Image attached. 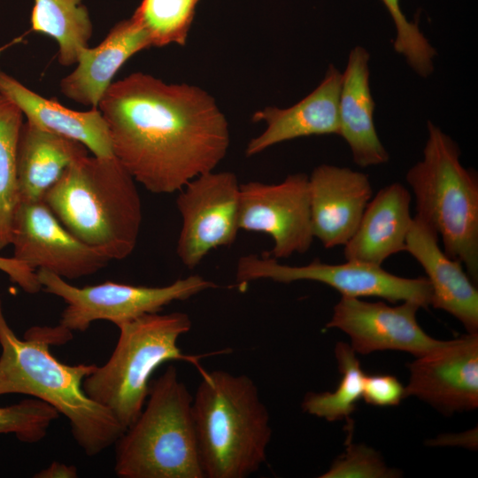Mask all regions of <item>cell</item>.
<instances>
[{
	"label": "cell",
	"mask_w": 478,
	"mask_h": 478,
	"mask_svg": "<svg viewBox=\"0 0 478 478\" xmlns=\"http://www.w3.org/2000/svg\"><path fill=\"white\" fill-rule=\"evenodd\" d=\"M0 270L4 272L12 281L18 284L25 292L37 293L42 289L36 271L12 258L0 256Z\"/></svg>",
	"instance_id": "obj_30"
},
{
	"label": "cell",
	"mask_w": 478,
	"mask_h": 478,
	"mask_svg": "<svg viewBox=\"0 0 478 478\" xmlns=\"http://www.w3.org/2000/svg\"><path fill=\"white\" fill-rule=\"evenodd\" d=\"M81 143L27 120L23 122L16 155L19 201H42L46 192L73 162L89 155Z\"/></svg>",
	"instance_id": "obj_22"
},
{
	"label": "cell",
	"mask_w": 478,
	"mask_h": 478,
	"mask_svg": "<svg viewBox=\"0 0 478 478\" xmlns=\"http://www.w3.org/2000/svg\"><path fill=\"white\" fill-rule=\"evenodd\" d=\"M411 194L400 182L381 189L367 204L358 227L344 245L346 260L382 266L390 256L405 251L412 223Z\"/></svg>",
	"instance_id": "obj_20"
},
{
	"label": "cell",
	"mask_w": 478,
	"mask_h": 478,
	"mask_svg": "<svg viewBox=\"0 0 478 478\" xmlns=\"http://www.w3.org/2000/svg\"><path fill=\"white\" fill-rule=\"evenodd\" d=\"M362 397L372 405L386 407L397 405L405 396V387L390 374L366 375Z\"/></svg>",
	"instance_id": "obj_29"
},
{
	"label": "cell",
	"mask_w": 478,
	"mask_h": 478,
	"mask_svg": "<svg viewBox=\"0 0 478 478\" xmlns=\"http://www.w3.org/2000/svg\"><path fill=\"white\" fill-rule=\"evenodd\" d=\"M0 94L23 112L27 120L82 143L94 156H113L106 122L98 108L74 111L47 99L0 69Z\"/></svg>",
	"instance_id": "obj_21"
},
{
	"label": "cell",
	"mask_w": 478,
	"mask_h": 478,
	"mask_svg": "<svg viewBox=\"0 0 478 478\" xmlns=\"http://www.w3.org/2000/svg\"><path fill=\"white\" fill-rule=\"evenodd\" d=\"M405 396L451 414L478 406V333L444 341L408 365Z\"/></svg>",
	"instance_id": "obj_14"
},
{
	"label": "cell",
	"mask_w": 478,
	"mask_h": 478,
	"mask_svg": "<svg viewBox=\"0 0 478 478\" xmlns=\"http://www.w3.org/2000/svg\"><path fill=\"white\" fill-rule=\"evenodd\" d=\"M335 354L342 374L335 391L309 392L302 402L304 412L328 421L347 420L356 410L366 376L351 345L338 342Z\"/></svg>",
	"instance_id": "obj_25"
},
{
	"label": "cell",
	"mask_w": 478,
	"mask_h": 478,
	"mask_svg": "<svg viewBox=\"0 0 478 478\" xmlns=\"http://www.w3.org/2000/svg\"><path fill=\"white\" fill-rule=\"evenodd\" d=\"M405 251L422 266L431 289L430 305L458 319L468 333L478 330V291L461 262L446 255L439 236L423 220L413 217Z\"/></svg>",
	"instance_id": "obj_17"
},
{
	"label": "cell",
	"mask_w": 478,
	"mask_h": 478,
	"mask_svg": "<svg viewBox=\"0 0 478 478\" xmlns=\"http://www.w3.org/2000/svg\"><path fill=\"white\" fill-rule=\"evenodd\" d=\"M192 413L204 478H245L266 461L272 429L255 382L245 374L200 371Z\"/></svg>",
	"instance_id": "obj_4"
},
{
	"label": "cell",
	"mask_w": 478,
	"mask_h": 478,
	"mask_svg": "<svg viewBox=\"0 0 478 478\" xmlns=\"http://www.w3.org/2000/svg\"><path fill=\"white\" fill-rule=\"evenodd\" d=\"M370 55L354 47L348 58L338 101L339 132L349 145L353 161L361 167L378 166L389 156L382 143L374 122L375 103L370 89Z\"/></svg>",
	"instance_id": "obj_19"
},
{
	"label": "cell",
	"mask_w": 478,
	"mask_h": 478,
	"mask_svg": "<svg viewBox=\"0 0 478 478\" xmlns=\"http://www.w3.org/2000/svg\"><path fill=\"white\" fill-rule=\"evenodd\" d=\"M23 112L0 94V251L11 244L19 205L16 155Z\"/></svg>",
	"instance_id": "obj_24"
},
{
	"label": "cell",
	"mask_w": 478,
	"mask_h": 478,
	"mask_svg": "<svg viewBox=\"0 0 478 478\" xmlns=\"http://www.w3.org/2000/svg\"><path fill=\"white\" fill-rule=\"evenodd\" d=\"M240 186L228 171H211L189 181L181 190L176 205L181 218L176 253L189 269L206 255L230 246L240 230L238 225Z\"/></svg>",
	"instance_id": "obj_10"
},
{
	"label": "cell",
	"mask_w": 478,
	"mask_h": 478,
	"mask_svg": "<svg viewBox=\"0 0 478 478\" xmlns=\"http://www.w3.org/2000/svg\"><path fill=\"white\" fill-rule=\"evenodd\" d=\"M59 413L38 398H27L12 405L0 407V434H13L24 443H37L45 437Z\"/></svg>",
	"instance_id": "obj_26"
},
{
	"label": "cell",
	"mask_w": 478,
	"mask_h": 478,
	"mask_svg": "<svg viewBox=\"0 0 478 478\" xmlns=\"http://www.w3.org/2000/svg\"><path fill=\"white\" fill-rule=\"evenodd\" d=\"M77 468L74 466L53 461L49 466L35 474V478H76Z\"/></svg>",
	"instance_id": "obj_31"
},
{
	"label": "cell",
	"mask_w": 478,
	"mask_h": 478,
	"mask_svg": "<svg viewBox=\"0 0 478 478\" xmlns=\"http://www.w3.org/2000/svg\"><path fill=\"white\" fill-rule=\"evenodd\" d=\"M97 108L108 127L113 156L154 194L177 192L213 171L229 148L226 116L197 86L133 73L112 82Z\"/></svg>",
	"instance_id": "obj_1"
},
{
	"label": "cell",
	"mask_w": 478,
	"mask_h": 478,
	"mask_svg": "<svg viewBox=\"0 0 478 478\" xmlns=\"http://www.w3.org/2000/svg\"><path fill=\"white\" fill-rule=\"evenodd\" d=\"M36 276L42 290L66 302L58 325L71 333L84 332L96 320H108L120 327L143 315L159 312L174 301L217 288L216 283L198 274L161 287L106 281L81 288L47 270H37Z\"/></svg>",
	"instance_id": "obj_8"
},
{
	"label": "cell",
	"mask_w": 478,
	"mask_h": 478,
	"mask_svg": "<svg viewBox=\"0 0 478 478\" xmlns=\"http://www.w3.org/2000/svg\"><path fill=\"white\" fill-rule=\"evenodd\" d=\"M312 228L326 249L344 246L356 232L372 198L367 174L333 165L308 175Z\"/></svg>",
	"instance_id": "obj_15"
},
{
	"label": "cell",
	"mask_w": 478,
	"mask_h": 478,
	"mask_svg": "<svg viewBox=\"0 0 478 478\" xmlns=\"http://www.w3.org/2000/svg\"><path fill=\"white\" fill-rule=\"evenodd\" d=\"M240 230L268 235V253L280 259L304 254L314 240L312 228L308 175L291 173L277 183L249 181L240 186Z\"/></svg>",
	"instance_id": "obj_11"
},
{
	"label": "cell",
	"mask_w": 478,
	"mask_h": 478,
	"mask_svg": "<svg viewBox=\"0 0 478 478\" xmlns=\"http://www.w3.org/2000/svg\"><path fill=\"white\" fill-rule=\"evenodd\" d=\"M193 397L176 367L150 386L144 406L115 444L121 478H204L192 413Z\"/></svg>",
	"instance_id": "obj_5"
},
{
	"label": "cell",
	"mask_w": 478,
	"mask_h": 478,
	"mask_svg": "<svg viewBox=\"0 0 478 478\" xmlns=\"http://www.w3.org/2000/svg\"><path fill=\"white\" fill-rule=\"evenodd\" d=\"M235 278L240 289L260 279L281 283L312 281L332 287L342 297H378L390 303L412 301L422 308L430 305L431 299L426 277L405 278L382 266L351 260L332 265L315 259L305 266H289L268 254L251 253L238 259Z\"/></svg>",
	"instance_id": "obj_9"
},
{
	"label": "cell",
	"mask_w": 478,
	"mask_h": 478,
	"mask_svg": "<svg viewBox=\"0 0 478 478\" xmlns=\"http://www.w3.org/2000/svg\"><path fill=\"white\" fill-rule=\"evenodd\" d=\"M72 333L59 325L33 327L19 338L9 326L0 299V396L19 393L44 401L70 423L73 439L88 456H96L114 444L126 430L105 407L83 390L84 379L95 364L70 366L50 351Z\"/></svg>",
	"instance_id": "obj_2"
},
{
	"label": "cell",
	"mask_w": 478,
	"mask_h": 478,
	"mask_svg": "<svg viewBox=\"0 0 478 478\" xmlns=\"http://www.w3.org/2000/svg\"><path fill=\"white\" fill-rule=\"evenodd\" d=\"M400 473L388 467L379 453L364 444L348 443L320 478H393Z\"/></svg>",
	"instance_id": "obj_28"
},
{
	"label": "cell",
	"mask_w": 478,
	"mask_h": 478,
	"mask_svg": "<svg viewBox=\"0 0 478 478\" xmlns=\"http://www.w3.org/2000/svg\"><path fill=\"white\" fill-rule=\"evenodd\" d=\"M191 327L190 317L181 312L149 313L120 325L114 351L104 365L84 379V392L127 429L141 413L150 377L162 364L182 360L199 372L204 369L198 363L203 355L184 354L178 345Z\"/></svg>",
	"instance_id": "obj_7"
},
{
	"label": "cell",
	"mask_w": 478,
	"mask_h": 478,
	"mask_svg": "<svg viewBox=\"0 0 478 478\" xmlns=\"http://www.w3.org/2000/svg\"><path fill=\"white\" fill-rule=\"evenodd\" d=\"M31 25L33 31L58 42V59L65 66L76 64L92 35V24L81 0H35Z\"/></svg>",
	"instance_id": "obj_23"
},
{
	"label": "cell",
	"mask_w": 478,
	"mask_h": 478,
	"mask_svg": "<svg viewBox=\"0 0 478 478\" xmlns=\"http://www.w3.org/2000/svg\"><path fill=\"white\" fill-rule=\"evenodd\" d=\"M11 244L15 259L65 280L91 275L110 261L67 230L43 200L19 202Z\"/></svg>",
	"instance_id": "obj_12"
},
{
	"label": "cell",
	"mask_w": 478,
	"mask_h": 478,
	"mask_svg": "<svg viewBox=\"0 0 478 478\" xmlns=\"http://www.w3.org/2000/svg\"><path fill=\"white\" fill-rule=\"evenodd\" d=\"M396 27L393 42L397 53L405 57L409 66L420 76L428 77L434 71L435 48L429 43L416 23L409 21L402 12L399 0H382Z\"/></svg>",
	"instance_id": "obj_27"
},
{
	"label": "cell",
	"mask_w": 478,
	"mask_h": 478,
	"mask_svg": "<svg viewBox=\"0 0 478 478\" xmlns=\"http://www.w3.org/2000/svg\"><path fill=\"white\" fill-rule=\"evenodd\" d=\"M43 202L67 230L110 260L134 251L142 202L135 180L116 157L87 155L73 162Z\"/></svg>",
	"instance_id": "obj_3"
},
{
	"label": "cell",
	"mask_w": 478,
	"mask_h": 478,
	"mask_svg": "<svg viewBox=\"0 0 478 478\" xmlns=\"http://www.w3.org/2000/svg\"><path fill=\"white\" fill-rule=\"evenodd\" d=\"M151 46L148 32L133 16L119 22L97 46L80 51L76 68L60 81L61 93L84 106L97 108L120 68Z\"/></svg>",
	"instance_id": "obj_18"
},
{
	"label": "cell",
	"mask_w": 478,
	"mask_h": 478,
	"mask_svg": "<svg viewBox=\"0 0 478 478\" xmlns=\"http://www.w3.org/2000/svg\"><path fill=\"white\" fill-rule=\"evenodd\" d=\"M341 83L342 73L330 65L319 86L294 105L268 106L254 112L252 121H263L266 128L251 139L245 155L252 157L273 145L300 137L338 135Z\"/></svg>",
	"instance_id": "obj_16"
},
{
	"label": "cell",
	"mask_w": 478,
	"mask_h": 478,
	"mask_svg": "<svg viewBox=\"0 0 478 478\" xmlns=\"http://www.w3.org/2000/svg\"><path fill=\"white\" fill-rule=\"evenodd\" d=\"M420 306L404 301L397 306L383 302H366L358 297H342L334 306L328 328L342 330L351 338L356 353L366 355L376 351L394 350L422 356L444 341L430 337L416 319Z\"/></svg>",
	"instance_id": "obj_13"
},
{
	"label": "cell",
	"mask_w": 478,
	"mask_h": 478,
	"mask_svg": "<svg viewBox=\"0 0 478 478\" xmlns=\"http://www.w3.org/2000/svg\"><path fill=\"white\" fill-rule=\"evenodd\" d=\"M422 158L406 173L415 197V216L441 237L443 251L478 281V178L460 162L456 142L428 122Z\"/></svg>",
	"instance_id": "obj_6"
}]
</instances>
